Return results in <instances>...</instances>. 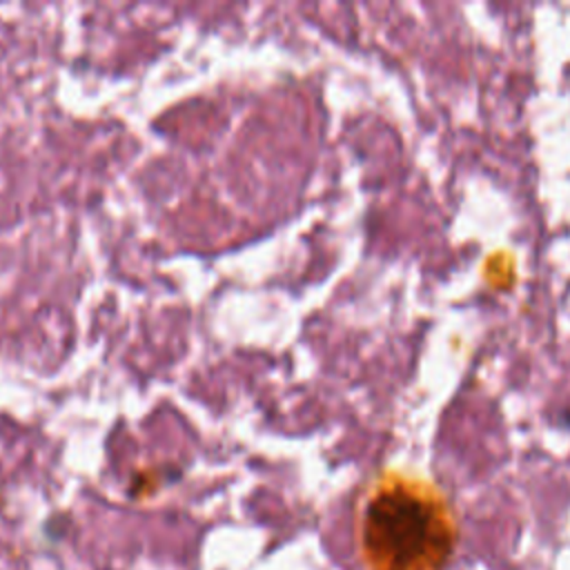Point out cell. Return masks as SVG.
<instances>
[{
  "label": "cell",
  "mask_w": 570,
  "mask_h": 570,
  "mask_svg": "<svg viewBox=\"0 0 570 570\" xmlns=\"http://www.w3.org/2000/svg\"><path fill=\"white\" fill-rule=\"evenodd\" d=\"M459 525L445 494L428 479L387 470L358 508V550L367 570H445Z\"/></svg>",
  "instance_id": "obj_1"
}]
</instances>
